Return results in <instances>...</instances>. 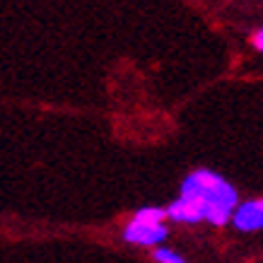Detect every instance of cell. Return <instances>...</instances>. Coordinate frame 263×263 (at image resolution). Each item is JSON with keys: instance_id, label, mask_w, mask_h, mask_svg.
<instances>
[{"instance_id": "3", "label": "cell", "mask_w": 263, "mask_h": 263, "mask_svg": "<svg viewBox=\"0 0 263 263\" xmlns=\"http://www.w3.org/2000/svg\"><path fill=\"white\" fill-rule=\"evenodd\" d=\"M232 224L239 232H258L263 230V203L261 200H244L237 205Z\"/></svg>"}, {"instance_id": "6", "label": "cell", "mask_w": 263, "mask_h": 263, "mask_svg": "<svg viewBox=\"0 0 263 263\" xmlns=\"http://www.w3.org/2000/svg\"><path fill=\"white\" fill-rule=\"evenodd\" d=\"M152 258L157 263H189L181 254H176L174 249H167V247H157L152 251Z\"/></svg>"}, {"instance_id": "1", "label": "cell", "mask_w": 263, "mask_h": 263, "mask_svg": "<svg viewBox=\"0 0 263 263\" xmlns=\"http://www.w3.org/2000/svg\"><path fill=\"white\" fill-rule=\"evenodd\" d=\"M181 198L193 200L203 210L205 222L224 227L232 222V215L239 205L237 189L224 176L210 172V169H196L181 181Z\"/></svg>"}, {"instance_id": "8", "label": "cell", "mask_w": 263, "mask_h": 263, "mask_svg": "<svg viewBox=\"0 0 263 263\" xmlns=\"http://www.w3.org/2000/svg\"><path fill=\"white\" fill-rule=\"evenodd\" d=\"M261 203H263V198H261Z\"/></svg>"}, {"instance_id": "2", "label": "cell", "mask_w": 263, "mask_h": 263, "mask_svg": "<svg viewBox=\"0 0 263 263\" xmlns=\"http://www.w3.org/2000/svg\"><path fill=\"white\" fill-rule=\"evenodd\" d=\"M169 237V230L164 222H143L130 217L128 224L123 227V239L128 244H136V247H160L164 244Z\"/></svg>"}, {"instance_id": "7", "label": "cell", "mask_w": 263, "mask_h": 263, "mask_svg": "<svg viewBox=\"0 0 263 263\" xmlns=\"http://www.w3.org/2000/svg\"><path fill=\"white\" fill-rule=\"evenodd\" d=\"M254 46L258 48V51H263V29H258V32L254 34Z\"/></svg>"}, {"instance_id": "4", "label": "cell", "mask_w": 263, "mask_h": 263, "mask_svg": "<svg viewBox=\"0 0 263 263\" xmlns=\"http://www.w3.org/2000/svg\"><path fill=\"white\" fill-rule=\"evenodd\" d=\"M167 217L169 220H174L179 224H198V222H205V215H203V210H200L193 200L189 198H179L167 208Z\"/></svg>"}, {"instance_id": "5", "label": "cell", "mask_w": 263, "mask_h": 263, "mask_svg": "<svg viewBox=\"0 0 263 263\" xmlns=\"http://www.w3.org/2000/svg\"><path fill=\"white\" fill-rule=\"evenodd\" d=\"M136 220H143V222H164L167 220V210L164 208H157V205H147V208H140L136 210Z\"/></svg>"}]
</instances>
